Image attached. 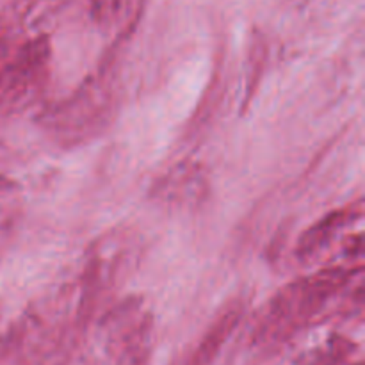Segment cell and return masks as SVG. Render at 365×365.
<instances>
[{
	"label": "cell",
	"instance_id": "obj_1",
	"mask_svg": "<svg viewBox=\"0 0 365 365\" xmlns=\"http://www.w3.org/2000/svg\"><path fill=\"white\" fill-rule=\"evenodd\" d=\"M237 321H239L237 312L225 314V316L214 324L212 330H210L209 335L205 337V341L200 344V349L198 353H196L195 359H192V364L205 365L207 362H210V360L214 359V355L220 351L223 342L228 339V335L232 334V330H234V327L237 324Z\"/></svg>",
	"mask_w": 365,
	"mask_h": 365
}]
</instances>
